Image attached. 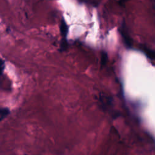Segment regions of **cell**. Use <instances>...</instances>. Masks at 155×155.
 I'll list each match as a JSON object with an SVG mask.
<instances>
[{
  "instance_id": "cell-1",
  "label": "cell",
  "mask_w": 155,
  "mask_h": 155,
  "mask_svg": "<svg viewBox=\"0 0 155 155\" xmlns=\"http://www.w3.org/2000/svg\"><path fill=\"white\" fill-rule=\"evenodd\" d=\"M61 31L62 35H66L67 32V27L64 21H62L61 24Z\"/></svg>"
}]
</instances>
